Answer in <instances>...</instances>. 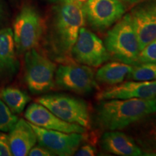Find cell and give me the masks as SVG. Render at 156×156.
<instances>
[{"instance_id":"6da1fadb","label":"cell","mask_w":156,"mask_h":156,"mask_svg":"<svg viewBox=\"0 0 156 156\" xmlns=\"http://www.w3.org/2000/svg\"><path fill=\"white\" fill-rule=\"evenodd\" d=\"M99 101L95 107V120L103 130L123 129L156 113V97Z\"/></svg>"},{"instance_id":"7a4b0ae2","label":"cell","mask_w":156,"mask_h":156,"mask_svg":"<svg viewBox=\"0 0 156 156\" xmlns=\"http://www.w3.org/2000/svg\"><path fill=\"white\" fill-rule=\"evenodd\" d=\"M85 23L82 5L74 0L61 2L56 7L49 36L50 46L56 56L62 58L72 56L79 31Z\"/></svg>"},{"instance_id":"3957f363","label":"cell","mask_w":156,"mask_h":156,"mask_svg":"<svg viewBox=\"0 0 156 156\" xmlns=\"http://www.w3.org/2000/svg\"><path fill=\"white\" fill-rule=\"evenodd\" d=\"M104 44L117 61L131 65L136 63L141 49L129 14L124 15L108 30Z\"/></svg>"},{"instance_id":"277c9868","label":"cell","mask_w":156,"mask_h":156,"mask_svg":"<svg viewBox=\"0 0 156 156\" xmlns=\"http://www.w3.org/2000/svg\"><path fill=\"white\" fill-rule=\"evenodd\" d=\"M56 70V64L36 48L25 53L24 78L31 93L41 94L53 88Z\"/></svg>"},{"instance_id":"5b68a950","label":"cell","mask_w":156,"mask_h":156,"mask_svg":"<svg viewBox=\"0 0 156 156\" xmlns=\"http://www.w3.org/2000/svg\"><path fill=\"white\" fill-rule=\"evenodd\" d=\"M13 38L17 53L25 54L36 48L40 43L44 25L38 11L30 5H24L15 17Z\"/></svg>"},{"instance_id":"8992f818","label":"cell","mask_w":156,"mask_h":156,"mask_svg":"<svg viewBox=\"0 0 156 156\" xmlns=\"http://www.w3.org/2000/svg\"><path fill=\"white\" fill-rule=\"evenodd\" d=\"M36 101L65 122L86 129L90 126L88 106L82 99L67 95L53 94L39 97Z\"/></svg>"},{"instance_id":"52a82bcc","label":"cell","mask_w":156,"mask_h":156,"mask_svg":"<svg viewBox=\"0 0 156 156\" xmlns=\"http://www.w3.org/2000/svg\"><path fill=\"white\" fill-rule=\"evenodd\" d=\"M82 8L85 20L98 31L110 28L126 12L125 6L120 0H87Z\"/></svg>"},{"instance_id":"ba28073f","label":"cell","mask_w":156,"mask_h":156,"mask_svg":"<svg viewBox=\"0 0 156 156\" xmlns=\"http://www.w3.org/2000/svg\"><path fill=\"white\" fill-rule=\"evenodd\" d=\"M54 80L61 88L77 94L89 93L97 87L93 69L81 64L60 65L56 70Z\"/></svg>"},{"instance_id":"9c48e42d","label":"cell","mask_w":156,"mask_h":156,"mask_svg":"<svg viewBox=\"0 0 156 156\" xmlns=\"http://www.w3.org/2000/svg\"><path fill=\"white\" fill-rule=\"evenodd\" d=\"M72 56L77 63L91 67H99L111 58L101 39L84 27L79 31Z\"/></svg>"},{"instance_id":"30bf717a","label":"cell","mask_w":156,"mask_h":156,"mask_svg":"<svg viewBox=\"0 0 156 156\" xmlns=\"http://www.w3.org/2000/svg\"><path fill=\"white\" fill-rule=\"evenodd\" d=\"M30 124L36 134L38 145L46 147L54 155H74L85 140L84 133H67L46 129L31 123Z\"/></svg>"},{"instance_id":"8fae6325","label":"cell","mask_w":156,"mask_h":156,"mask_svg":"<svg viewBox=\"0 0 156 156\" xmlns=\"http://www.w3.org/2000/svg\"><path fill=\"white\" fill-rule=\"evenodd\" d=\"M140 49L156 40V0H144L129 13Z\"/></svg>"},{"instance_id":"7c38bea8","label":"cell","mask_w":156,"mask_h":156,"mask_svg":"<svg viewBox=\"0 0 156 156\" xmlns=\"http://www.w3.org/2000/svg\"><path fill=\"white\" fill-rule=\"evenodd\" d=\"M27 121L34 125L46 129L55 130L67 133H85L87 129L79 124L61 119L51 111L38 102L30 104L25 112Z\"/></svg>"},{"instance_id":"4fadbf2b","label":"cell","mask_w":156,"mask_h":156,"mask_svg":"<svg viewBox=\"0 0 156 156\" xmlns=\"http://www.w3.org/2000/svg\"><path fill=\"white\" fill-rule=\"evenodd\" d=\"M156 97V80L149 81H126L108 87L99 92L97 100L149 98Z\"/></svg>"},{"instance_id":"5bb4252c","label":"cell","mask_w":156,"mask_h":156,"mask_svg":"<svg viewBox=\"0 0 156 156\" xmlns=\"http://www.w3.org/2000/svg\"><path fill=\"white\" fill-rule=\"evenodd\" d=\"M19 69L12 30L9 28L0 30V81L13 79Z\"/></svg>"},{"instance_id":"9a60e30c","label":"cell","mask_w":156,"mask_h":156,"mask_svg":"<svg viewBox=\"0 0 156 156\" xmlns=\"http://www.w3.org/2000/svg\"><path fill=\"white\" fill-rule=\"evenodd\" d=\"M8 134L9 147L14 156L28 155L37 142V136L30 123L18 119Z\"/></svg>"},{"instance_id":"2e32d148","label":"cell","mask_w":156,"mask_h":156,"mask_svg":"<svg viewBox=\"0 0 156 156\" xmlns=\"http://www.w3.org/2000/svg\"><path fill=\"white\" fill-rule=\"evenodd\" d=\"M101 145L104 151L121 156H140L143 151L133 138L121 132L108 131L103 134Z\"/></svg>"},{"instance_id":"e0dca14e","label":"cell","mask_w":156,"mask_h":156,"mask_svg":"<svg viewBox=\"0 0 156 156\" xmlns=\"http://www.w3.org/2000/svg\"><path fill=\"white\" fill-rule=\"evenodd\" d=\"M133 69V65L122 62H112L101 67L95 74L97 82L115 85L122 83Z\"/></svg>"},{"instance_id":"ac0fdd59","label":"cell","mask_w":156,"mask_h":156,"mask_svg":"<svg viewBox=\"0 0 156 156\" xmlns=\"http://www.w3.org/2000/svg\"><path fill=\"white\" fill-rule=\"evenodd\" d=\"M153 114L142 119L136 133L139 145L151 153H156V114Z\"/></svg>"},{"instance_id":"d6986e66","label":"cell","mask_w":156,"mask_h":156,"mask_svg":"<svg viewBox=\"0 0 156 156\" xmlns=\"http://www.w3.org/2000/svg\"><path fill=\"white\" fill-rule=\"evenodd\" d=\"M0 98L14 114H20L30 101V97L15 87H6L0 92Z\"/></svg>"},{"instance_id":"ffe728a7","label":"cell","mask_w":156,"mask_h":156,"mask_svg":"<svg viewBox=\"0 0 156 156\" xmlns=\"http://www.w3.org/2000/svg\"><path fill=\"white\" fill-rule=\"evenodd\" d=\"M129 80L134 81H149L156 80V63H139L133 65L129 74Z\"/></svg>"},{"instance_id":"44dd1931","label":"cell","mask_w":156,"mask_h":156,"mask_svg":"<svg viewBox=\"0 0 156 156\" xmlns=\"http://www.w3.org/2000/svg\"><path fill=\"white\" fill-rule=\"evenodd\" d=\"M17 121V116L12 112L0 98V132H9Z\"/></svg>"},{"instance_id":"7402d4cb","label":"cell","mask_w":156,"mask_h":156,"mask_svg":"<svg viewBox=\"0 0 156 156\" xmlns=\"http://www.w3.org/2000/svg\"><path fill=\"white\" fill-rule=\"evenodd\" d=\"M139 63H156V40L146 45L140 51L137 61L134 64Z\"/></svg>"},{"instance_id":"603a6c76","label":"cell","mask_w":156,"mask_h":156,"mask_svg":"<svg viewBox=\"0 0 156 156\" xmlns=\"http://www.w3.org/2000/svg\"><path fill=\"white\" fill-rule=\"evenodd\" d=\"M12 154L9 147L8 135L4 132H0V156H11Z\"/></svg>"},{"instance_id":"cb8c5ba5","label":"cell","mask_w":156,"mask_h":156,"mask_svg":"<svg viewBox=\"0 0 156 156\" xmlns=\"http://www.w3.org/2000/svg\"><path fill=\"white\" fill-rule=\"evenodd\" d=\"M96 153V148L91 145H84L77 150L75 155L77 156H93Z\"/></svg>"},{"instance_id":"d4e9b609","label":"cell","mask_w":156,"mask_h":156,"mask_svg":"<svg viewBox=\"0 0 156 156\" xmlns=\"http://www.w3.org/2000/svg\"><path fill=\"white\" fill-rule=\"evenodd\" d=\"M30 156H51L54 155L51 152L46 149V147L38 145V146H34L29 151L28 155Z\"/></svg>"},{"instance_id":"484cf974","label":"cell","mask_w":156,"mask_h":156,"mask_svg":"<svg viewBox=\"0 0 156 156\" xmlns=\"http://www.w3.org/2000/svg\"><path fill=\"white\" fill-rule=\"evenodd\" d=\"M122 3L128 4V5H136V4L141 2L144 0H120Z\"/></svg>"},{"instance_id":"4316f807","label":"cell","mask_w":156,"mask_h":156,"mask_svg":"<svg viewBox=\"0 0 156 156\" xmlns=\"http://www.w3.org/2000/svg\"><path fill=\"white\" fill-rule=\"evenodd\" d=\"M4 16V8H3V5L2 4L1 1H0V21L2 20Z\"/></svg>"},{"instance_id":"83f0119b","label":"cell","mask_w":156,"mask_h":156,"mask_svg":"<svg viewBox=\"0 0 156 156\" xmlns=\"http://www.w3.org/2000/svg\"><path fill=\"white\" fill-rule=\"evenodd\" d=\"M74 1H75L76 2L79 4V5H83V4L85 3V2L87 1V0H74Z\"/></svg>"},{"instance_id":"f1b7e54d","label":"cell","mask_w":156,"mask_h":156,"mask_svg":"<svg viewBox=\"0 0 156 156\" xmlns=\"http://www.w3.org/2000/svg\"><path fill=\"white\" fill-rule=\"evenodd\" d=\"M51 1H53V2H63V1H66V0H51Z\"/></svg>"}]
</instances>
